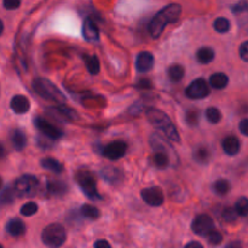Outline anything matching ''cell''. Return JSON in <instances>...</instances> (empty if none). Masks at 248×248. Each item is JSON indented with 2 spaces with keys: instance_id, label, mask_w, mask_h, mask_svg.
Wrapping results in <instances>:
<instances>
[{
  "instance_id": "1",
  "label": "cell",
  "mask_w": 248,
  "mask_h": 248,
  "mask_svg": "<svg viewBox=\"0 0 248 248\" xmlns=\"http://www.w3.org/2000/svg\"><path fill=\"white\" fill-rule=\"evenodd\" d=\"M181 14L182 7L179 4H170L165 6L161 11L157 12L149 23V34L152 35V38H159L164 31L165 27L167 24L178 21Z\"/></svg>"
},
{
  "instance_id": "2",
  "label": "cell",
  "mask_w": 248,
  "mask_h": 248,
  "mask_svg": "<svg viewBox=\"0 0 248 248\" xmlns=\"http://www.w3.org/2000/svg\"><path fill=\"white\" fill-rule=\"evenodd\" d=\"M147 118L150 121V124L154 127H156L159 131H161L170 140L176 143L181 142L178 131H177V128L174 127V125L172 124V121L170 120V118L166 114L162 113L159 109L152 108L147 110Z\"/></svg>"
},
{
  "instance_id": "3",
  "label": "cell",
  "mask_w": 248,
  "mask_h": 248,
  "mask_svg": "<svg viewBox=\"0 0 248 248\" xmlns=\"http://www.w3.org/2000/svg\"><path fill=\"white\" fill-rule=\"evenodd\" d=\"M33 89L41 98L46 99V101L57 104H63L65 102V97L63 96L62 92L50 80H46L44 78H36L33 81Z\"/></svg>"
},
{
  "instance_id": "4",
  "label": "cell",
  "mask_w": 248,
  "mask_h": 248,
  "mask_svg": "<svg viewBox=\"0 0 248 248\" xmlns=\"http://www.w3.org/2000/svg\"><path fill=\"white\" fill-rule=\"evenodd\" d=\"M67 240V232L64 227L58 223L47 225L41 232V241L50 248H58L62 246Z\"/></svg>"
},
{
  "instance_id": "5",
  "label": "cell",
  "mask_w": 248,
  "mask_h": 248,
  "mask_svg": "<svg viewBox=\"0 0 248 248\" xmlns=\"http://www.w3.org/2000/svg\"><path fill=\"white\" fill-rule=\"evenodd\" d=\"M75 178H77V182L80 188H81V190L84 191V194L90 200L94 201L101 199L98 189H97L96 177L93 176L92 172L87 171V170H80L77 176H75Z\"/></svg>"
},
{
  "instance_id": "6",
  "label": "cell",
  "mask_w": 248,
  "mask_h": 248,
  "mask_svg": "<svg viewBox=\"0 0 248 248\" xmlns=\"http://www.w3.org/2000/svg\"><path fill=\"white\" fill-rule=\"evenodd\" d=\"M38 179L33 176H22L14 183V191L18 196H31L38 189Z\"/></svg>"
},
{
  "instance_id": "7",
  "label": "cell",
  "mask_w": 248,
  "mask_h": 248,
  "mask_svg": "<svg viewBox=\"0 0 248 248\" xmlns=\"http://www.w3.org/2000/svg\"><path fill=\"white\" fill-rule=\"evenodd\" d=\"M186 94L191 99H203L210 94V86L205 79H196L186 87Z\"/></svg>"
},
{
  "instance_id": "8",
  "label": "cell",
  "mask_w": 248,
  "mask_h": 248,
  "mask_svg": "<svg viewBox=\"0 0 248 248\" xmlns=\"http://www.w3.org/2000/svg\"><path fill=\"white\" fill-rule=\"evenodd\" d=\"M191 229H193L194 234L199 235L201 237H206L215 229V224H213V220L211 219L210 216L200 215L193 220Z\"/></svg>"
},
{
  "instance_id": "9",
  "label": "cell",
  "mask_w": 248,
  "mask_h": 248,
  "mask_svg": "<svg viewBox=\"0 0 248 248\" xmlns=\"http://www.w3.org/2000/svg\"><path fill=\"white\" fill-rule=\"evenodd\" d=\"M34 124H35V127L38 128L39 132H40L41 135L45 136L46 138H50V140H52L62 138L63 131L61 130L60 127H57V126L48 123V121L44 120V119L41 118H36L35 121H34Z\"/></svg>"
},
{
  "instance_id": "10",
  "label": "cell",
  "mask_w": 248,
  "mask_h": 248,
  "mask_svg": "<svg viewBox=\"0 0 248 248\" xmlns=\"http://www.w3.org/2000/svg\"><path fill=\"white\" fill-rule=\"evenodd\" d=\"M127 152V144L123 140H114L103 148V156L108 160H119Z\"/></svg>"
},
{
  "instance_id": "11",
  "label": "cell",
  "mask_w": 248,
  "mask_h": 248,
  "mask_svg": "<svg viewBox=\"0 0 248 248\" xmlns=\"http://www.w3.org/2000/svg\"><path fill=\"white\" fill-rule=\"evenodd\" d=\"M142 199L144 200V202L147 205L152 206V207H159L164 203V193H162L161 189L159 186H152V188L143 189L142 193Z\"/></svg>"
},
{
  "instance_id": "12",
  "label": "cell",
  "mask_w": 248,
  "mask_h": 248,
  "mask_svg": "<svg viewBox=\"0 0 248 248\" xmlns=\"http://www.w3.org/2000/svg\"><path fill=\"white\" fill-rule=\"evenodd\" d=\"M154 65V56L148 51H143L136 60V68L140 73H148Z\"/></svg>"
},
{
  "instance_id": "13",
  "label": "cell",
  "mask_w": 248,
  "mask_h": 248,
  "mask_svg": "<svg viewBox=\"0 0 248 248\" xmlns=\"http://www.w3.org/2000/svg\"><path fill=\"white\" fill-rule=\"evenodd\" d=\"M10 107L16 114H24L29 111L31 102L27 97L22 96V94H17V96L12 97L11 102H10Z\"/></svg>"
},
{
  "instance_id": "14",
  "label": "cell",
  "mask_w": 248,
  "mask_h": 248,
  "mask_svg": "<svg viewBox=\"0 0 248 248\" xmlns=\"http://www.w3.org/2000/svg\"><path fill=\"white\" fill-rule=\"evenodd\" d=\"M82 35L87 41H97L99 39L98 27L91 18L85 19L82 24Z\"/></svg>"
},
{
  "instance_id": "15",
  "label": "cell",
  "mask_w": 248,
  "mask_h": 248,
  "mask_svg": "<svg viewBox=\"0 0 248 248\" xmlns=\"http://www.w3.org/2000/svg\"><path fill=\"white\" fill-rule=\"evenodd\" d=\"M223 150L227 153L230 156H235L236 154H239L240 149H241V144H240V140H237L234 136H228L223 140L222 143Z\"/></svg>"
},
{
  "instance_id": "16",
  "label": "cell",
  "mask_w": 248,
  "mask_h": 248,
  "mask_svg": "<svg viewBox=\"0 0 248 248\" xmlns=\"http://www.w3.org/2000/svg\"><path fill=\"white\" fill-rule=\"evenodd\" d=\"M6 232L12 237H19L26 232V225H24V223L21 219L15 218V219H11L7 223Z\"/></svg>"
},
{
  "instance_id": "17",
  "label": "cell",
  "mask_w": 248,
  "mask_h": 248,
  "mask_svg": "<svg viewBox=\"0 0 248 248\" xmlns=\"http://www.w3.org/2000/svg\"><path fill=\"white\" fill-rule=\"evenodd\" d=\"M153 164L157 169H166L170 165V155L162 149L155 150L154 155H153Z\"/></svg>"
},
{
  "instance_id": "18",
  "label": "cell",
  "mask_w": 248,
  "mask_h": 248,
  "mask_svg": "<svg viewBox=\"0 0 248 248\" xmlns=\"http://www.w3.org/2000/svg\"><path fill=\"white\" fill-rule=\"evenodd\" d=\"M228 84H229V78L224 73H215L210 78V85L216 90L225 89Z\"/></svg>"
},
{
  "instance_id": "19",
  "label": "cell",
  "mask_w": 248,
  "mask_h": 248,
  "mask_svg": "<svg viewBox=\"0 0 248 248\" xmlns=\"http://www.w3.org/2000/svg\"><path fill=\"white\" fill-rule=\"evenodd\" d=\"M47 190L51 195L60 196L67 193L68 186L65 184V182L63 181H48Z\"/></svg>"
},
{
  "instance_id": "20",
  "label": "cell",
  "mask_w": 248,
  "mask_h": 248,
  "mask_svg": "<svg viewBox=\"0 0 248 248\" xmlns=\"http://www.w3.org/2000/svg\"><path fill=\"white\" fill-rule=\"evenodd\" d=\"M41 167L47 171L53 172V173H62L64 167L61 164L58 160L52 159V157H46V159L41 160Z\"/></svg>"
},
{
  "instance_id": "21",
  "label": "cell",
  "mask_w": 248,
  "mask_h": 248,
  "mask_svg": "<svg viewBox=\"0 0 248 248\" xmlns=\"http://www.w3.org/2000/svg\"><path fill=\"white\" fill-rule=\"evenodd\" d=\"M11 142L12 145L16 150H22L27 144V137L24 132L21 130H15L11 133Z\"/></svg>"
},
{
  "instance_id": "22",
  "label": "cell",
  "mask_w": 248,
  "mask_h": 248,
  "mask_svg": "<svg viewBox=\"0 0 248 248\" xmlns=\"http://www.w3.org/2000/svg\"><path fill=\"white\" fill-rule=\"evenodd\" d=\"M196 58H198V61L201 64H208V63L212 62L213 58H215V51L211 47H207V46L201 47L200 50L196 52Z\"/></svg>"
},
{
  "instance_id": "23",
  "label": "cell",
  "mask_w": 248,
  "mask_h": 248,
  "mask_svg": "<svg viewBox=\"0 0 248 248\" xmlns=\"http://www.w3.org/2000/svg\"><path fill=\"white\" fill-rule=\"evenodd\" d=\"M167 74L171 81L179 82L184 77V68L181 64H173L169 68Z\"/></svg>"
},
{
  "instance_id": "24",
  "label": "cell",
  "mask_w": 248,
  "mask_h": 248,
  "mask_svg": "<svg viewBox=\"0 0 248 248\" xmlns=\"http://www.w3.org/2000/svg\"><path fill=\"white\" fill-rule=\"evenodd\" d=\"M85 64H86L87 70L91 73L92 75H96L99 73V69H101V64H99V60L96 57V56H87V57L84 58Z\"/></svg>"
},
{
  "instance_id": "25",
  "label": "cell",
  "mask_w": 248,
  "mask_h": 248,
  "mask_svg": "<svg viewBox=\"0 0 248 248\" xmlns=\"http://www.w3.org/2000/svg\"><path fill=\"white\" fill-rule=\"evenodd\" d=\"M81 215L89 219H98L101 217V212L97 207L92 205H84L81 207Z\"/></svg>"
},
{
  "instance_id": "26",
  "label": "cell",
  "mask_w": 248,
  "mask_h": 248,
  "mask_svg": "<svg viewBox=\"0 0 248 248\" xmlns=\"http://www.w3.org/2000/svg\"><path fill=\"white\" fill-rule=\"evenodd\" d=\"M230 183L229 181H227V179H218V181L215 182V184H213V189H215V191L217 194H219V195H227L228 193L230 191Z\"/></svg>"
},
{
  "instance_id": "27",
  "label": "cell",
  "mask_w": 248,
  "mask_h": 248,
  "mask_svg": "<svg viewBox=\"0 0 248 248\" xmlns=\"http://www.w3.org/2000/svg\"><path fill=\"white\" fill-rule=\"evenodd\" d=\"M213 28H215L216 31H218V33L220 34L228 33L230 29L229 19L224 18V17H219V18L216 19L215 23H213Z\"/></svg>"
},
{
  "instance_id": "28",
  "label": "cell",
  "mask_w": 248,
  "mask_h": 248,
  "mask_svg": "<svg viewBox=\"0 0 248 248\" xmlns=\"http://www.w3.org/2000/svg\"><path fill=\"white\" fill-rule=\"evenodd\" d=\"M234 210H235V212H236L237 216H240V217H246V216L248 215V200H247V198H245V196L240 198L239 200H237L236 207H235Z\"/></svg>"
},
{
  "instance_id": "29",
  "label": "cell",
  "mask_w": 248,
  "mask_h": 248,
  "mask_svg": "<svg viewBox=\"0 0 248 248\" xmlns=\"http://www.w3.org/2000/svg\"><path fill=\"white\" fill-rule=\"evenodd\" d=\"M102 174H103L104 178L108 182H118L121 177V172L119 170L114 169V167H109V169H106L104 171H102Z\"/></svg>"
},
{
  "instance_id": "30",
  "label": "cell",
  "mask_w": 248,
  "mask_h": 248,
  "mask_svg": "<svg viewBox=\"0 0 248 248\" xmlns=\"http://www.w3.org/2000/svg\"><path fill=\"white\" fill-rule=\"evenodd\" d=\"M206 116H207V120L210 121L211 124H218L220 120H222V114H220L219 109L215 108H208L207 111H206Z\"/></svg>"
},
{
  "instance_id": "31",
  "label": "cell",
  "mask_w": 248,
  "mask_h": 248,
  "mask_svg": "<svg viewBox=\"0 0 248 248\" xmlns=\"http://www.w3.org/2000/svg\"><path fill=\"white\" fill-rule=\"evenodd\" d=\"M39 207L35 202H28L21 207V215L24 217H31L38 212Z\"/></svg>"
},
{
  "instance_id": "32",
  "label": "cell",
  "mask_w": 248,
  "mask_h": 248,
  "mask_svg": "<svg viewBox=\"0 0 248 248\" xmlns=\"http://www.w3.org/2000/svg\"><path fill=\"white\" fill-rule=\"evenodd\" d=\"M206 237H207V240H208V244H211L212 246H218V245L222 244V241H223L222 234H220L218 230H216V228Z\"/></svg>"
},
{
  "instance_id": "33",
  "label": "cell",
  "mask_w": 248,
  "mask_h": 248,
  "mask_svg": "<svg viewBox=\"0 0 248 248\" xmlns=\"http://www.w3.org/2000/svg\"><path fill=\"white\" fill-rule=\"evenodd\" d=\"M195 159L196 161L200 162V164H205V162L208 161L210 159V152H208L206 148H199L198 150L195 152Z\"/></svg>"
},
{
  "instance_id": "34",
  "label": "cell",
  "mask_w": 248,
  "mask_h": 248,
  "mask_svg": "<svg viewBox=\"0 0 248 248\" xmlns=\"http://www.w3.org/2000/svg\"><path fill=\"white\" fill-rule=\"evenodd\" d=\"M222 217H223V219H224L227 223L235 222V220L237 219L236 212H235L234 208H232V207L225 208V210L223 211V213H222Z\"/></svg>"
},
{
  "instance_id": "35",
  "label": "cell",
  "mask_w": 248,
  "mask_h": 248,
  "mask_svg": "<svg viewBox=\"0 0 248 248\" xmlns=\"http://www.w3.org/2000/svg\"><path fill=\"white\" fill-rule=\"evenodd\" d=\"M15 196H16V194H15L14 189H6V190L4 191V193L0 195V202L1 203H11L12 201H14Z\"/></svg>"
},
{
  "instance_id": "36",
  "label": "cell",
  "mask_w": 248,
  "mask_h": 248,
  "mask_svg": "<svg viewBox=\"0 0 248 248\" xmlns=\"http://www.w3.org/2000/svg\"><path fill=\"white\" fill-rule=\"evenodd\" d=\"M21 5V0H4V7L7 10H16Z\"/></svg>"
},
{
  "instance_id": "37",
  "label": "cell",
  "mask_w": 248,
  "mask_h": 248,
  "mask_svg": "<svg viewBox=\"0 0 248 248\" xmlns=\"http://www.w3.org/2000/svg\"><path fill=\"white\" fill-rule=\"evenodd\" d=\"M240 55H241V58L245 61V62H247L248 61V41H244L241 45V47H240Z\"/></svg>"
},
{
  "instance_id": "38",
  "label": "cell",
  "mask_w": 248,
  "mask_h": 248,
  "mask_svg": "<svg viewBox=\"0 0 248 248\" xmlns=\"http://www.w3.org/2000/svg\"><path fill=\"white\" fill-rule=\"evenodd\" d=\"M186 121L189 125H196L198 124V113L196 111H189L186 114Z\"/></svg>"
},
{
  "instance_id": "39",
  "label": "cell",
  "mask_w": 248,
  "mask_h": 248,
  "mask_svg": "<svg viewBox=\"0 0 248 248\" xmlns=\"http://www.w3.org/2000/svg\"><path fill=\"white\" fill-rule=\"evenodd\" d=\"M94 248H111V246L107 240H97L94 242Z\"/></svg>"
},
{
  "instance_id": "40",
  "label": "cell",
  "mask_w": 248,
  "mask_h": 248,
  "mask_svg": "<svg viewBox=\"0 0 248 248\" xmlns=\"http://www.w3.org/2000/svg\"><path fill=\"white\" fill-rule=\"evenodd\" d=\"M240 130H241V133L244 136H248V120L247 119H244L240 124Z\"/></svg>"
},
{
  "instance_id": "41",
  "label": "cell",
  "mask_w": 248,
  "mask_h": 248,
  "mask_svg": "<svg viewBox=\"0 0 248 248\" xmlns=\"http://www.w3.org/2000/svg\"><path fill=\"white\" fill-rule=\"evenodd\" d=\"M136 87H138V89H140V87H143V89H149V87H152V84H150L149 80H142V81H140L136 85Z\"/></svg>"
},
{
  "instance_id": "42",
  "label": "cell",
  "mask_w": 248,
  "mask_h": 248,
  "mask_svg": "<svg viewBox=\"0 0 248 248\" xmlns=\"http://www.w3.org/2000/svg\"><path fill=\"white\" fill-rule=\"evenodd\" d=\"M184 248H203V246L198 241H190L189 244L186 245V247Z\"/></svg>"
},
{
  "instance_id": "43",
  "label": "cell",
  "mask_w": 248,
  "mask_h": 248,
  "mask_svg": "<svg viewBox=\"0 0 248 248\" xmlns=\"http://www.w3.org/2000/svg\"><path fill=\"white\" fill-rule=\"evenodd\" d=\"M4 156H5V149L4 147H2L1 143H0V160H1Z\"/></svg>"
},
{
  "instance_id": "44",
  "label": "cell",
  "mask_w": 248,
  "mask_h": 248,
  "mask_svg": "<svg viewBox=\"0 0 248 248\" xmlns=\"http://www.w3.org/2000/svg\"><path fill=\"white\" fill-rule=\"evenodd\" d=\"M2 31H4V23H2V21L0 19V35L2 34Z\"/></svg>"
},
{
  "instance_id": "45",
  "label": "cell",
  "mask_w": 248,
  "mask_h": 248,
  "mask_svg": "<svg viewBox=\"0 0 248 248\" xmlns=\"http://www.w3.org/2000/svg\"><path fill=\"white\" fill-rule=\"evenodd\" d=\"M1 186H2V179L1 177H0V188H1Z\"/></svg>"
},
{
  "instance_id": "46",
  "label": "cell",
  "mask_w": 248,
  "mask_h": 248,
  "mask_svg": "<svg viewBox=\"0 0 248 248\" xmlns=\"http://www.w3.org/2000/svg\"><path fill=\"white\" fill-rule=\"evenodd\" d=\"M0 248H4V247H2V246H1V245H0Z\"/></svg>"
}]
</instances>
